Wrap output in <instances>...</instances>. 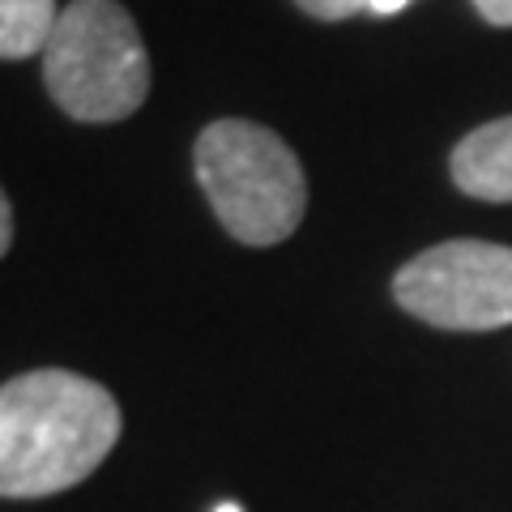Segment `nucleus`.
<instances>
[{
	"instance_id": "nucleus-1",
	"label": "nucleus",
	"mask_w": 512,
	"mask_h": 512,
	"mask_svg": "<svg viewBox=\"0 0 512 512\" xmlns=\"http://www.w3.org/2000/svg\"><path fill=\"white\" fill-rule=\"evenodd\" d=\"M120 406L99 380L39 367L0 384V495L39 500L77 487L120 440Z\"/></svg>"
},
{
	"instance_id": "nucleus-2",
	"label": "nucleus",
	"mask_w": 512,
	"mask_h": 512,
	"mask_svg": "<svg viewBox=\"0 0 512 512\" xmlns=\"http://www.w3.org/2000/svg\"><path fill=\"white\" fill-rule=\"evenodd\" d=\"M205 201L239 244L269 248L295 235L308 210V180L295 150L252 120H214L192 150Z\"/></svg>"
},
{
	"instance_id": "nucleus-3",
	"label": "nucleus",
	"mask_w": 512,
	"mask_h": 512,
	"mask_svg": "<svg viewBox=\"0 0 512 512\" xmlns=\"http://www.w3.org/2000/svg\"><path fill=\"white\" fill-rule=\"evenodd\" d=\"M43 82L82 124L133 116L150 94V56L133 13L116 0H73L43 47Z\"/></svg>"
},
{
	"instance_id": "nucleus-4",
	"label": "nucleus",
	"mask_w": 512,
	"mask_h": 512,
	"mask_svg": "<svg viewBox=\"0 0 512 512\" xmlns=\"http://www.w3.org/2000/svg\"><path fill=\"white\" fill-rule=\"evenodd\" d=\"M393 299L436 329H504L512 325V248L483 239L436 244L397 269Z\"/></svg>"
},
{
	"instance_id": "nucleus-5",
	"label": "nucleus",
	"mask_w": 512,
	"mask_h": 512,
	"mask_svg": "<svg viewBox=\"0 0 512 512\" xmlns=\"http://www.w3.org/2000/svg\"><path fill=\"white\" fill-rule=\"evenodd\" d=\"M453 184L478 201H512V116L478 124L453 150Z\"/></svg>"
},
{
	"instance_id": "nucleus-6",
	"label": "nucleus",
	"mask_w": 512,
	"mask_h": 512,
	"mask_svg": "<svg viewBox=\"0 0 512 512\" xmlns=\"http://www.w3.org/2000/svg\"><path fill=\"white\" fill-rule=\"evenodd\" d=\"M56 0H0V60L39 56L56 30Z\"/></svg>"
},
{
	"instance_id": "nucleus-7",
	"label": "nucleus",
	"mask_w": 512,
	"mask_h": 512,
	"mask_svg": "<svg viewBox=\"0 0 512 512\" xmlns=\"http://www.w3.org/2000/svg\"><path fill=\"white\" fill-rule=\"evenodd\" d=\"M295 5L320 22H342V18H355L359 9H367V0H295Z\"/></svg>"
},
{
	"instance_id": "nucleus-8",
	"label": "nucleus",
	"mask_w": 512,
	"mask_h": 512,
	"mask_svg": "<svg viewBox=\"0 0 512 512\" xmlns=\"http://www.w3.org/2000/svg\"><path fill=\"white\" fill-rule=\"evenodd\" d=\"M474 9L483 13L491 26H512V0H474Z\"/></svg>"
},
{
	"instance_id": "nucleus-9",
	"label": "nucleus",
	"mask_w": 512,
	"mask_h": 512,
	"mask_svg": "<svg viewBox=\"0 0 512 512\" xmlns=\"http://www.w3.org/2000/svg\"><path fill=\"white\" fill-rule=\"evenodd\" d=\"M9 244H13V210H9V197L0 192V256L9 252Z\"/></svg>"
},
{
	"instance_id": "nucleus-10",
	"label": "nucleus",
	"mask_w": 512,
	"mask_h": 512,
	"mask_svg": "<svg viewBox=\"0 0 512 512\" xmlns=\"http://www.w3.org/2000/svg\"><path fill=\"white\" fill-rule=\"evenodd\" d=\"M410 5V0H367V9L372 13H384V18H389V13H402Z\"/></svg>"
},
{
	"instance_id": "nucleus-11",
	"label": "nucleus",
	"mask_w": 512,
	"mask_h": 512,
	"mask_svg": "<svg viewBox=\"0 0 512 512\" xmlns=\"http://www.w3.org/2000/svg\"><path fill=\"white\" fill-rule=\"evenodd\" d=\"M214 512H244V508H239V504H218Z\"/></svg>"
}]
</instances>
